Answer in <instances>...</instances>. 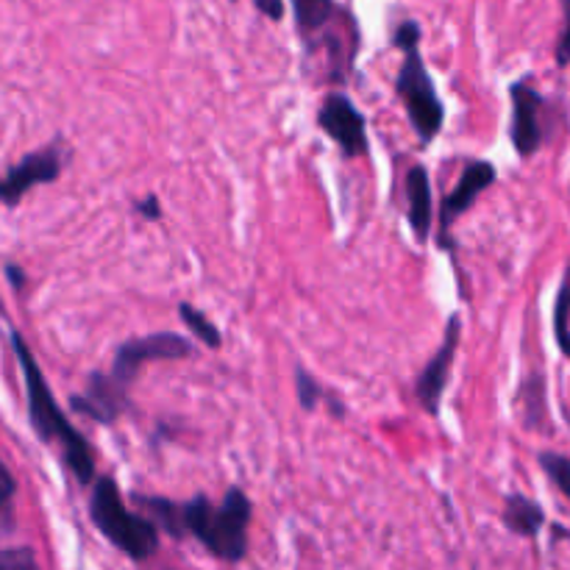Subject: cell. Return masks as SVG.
I'll list each match as a JSON object with an SVG mask.
<instances>
[{"mask_svg": "<svg viewBox=\"0 0 570 570\" xmlns=\"http://www.w3.org/2000/svg\"><path fill=\"white\" fill-rule=\"evenodd\" d=\"M554 59L560 67L570 65V0H562V31L557 39Z\"/></svg>", "mask_w": 570, "mask_h": 570, "instance_id": "44dd1931", "label": "cell"}, {"mask_svg": "<svg viewBox=\"0 0 570 570\" xmlns=\"http://www.w3.org/2000/svg\"><path fill=\"white\" fill-rule=\"evenodd\" d=\"M178 315H181L184 326H187L189 332H193L195 337H198L200 343L206 345V348H212V351L220 348V345H223L220 328H217L215 323H212L209 317L204 315V312L195 309V306L187 304V301H181V304H178Z\"/></svg>", "mask_w": 570, "mask_h": 570, "instance_id": "2e32d148", "label": "cell"}, {"mask_svg": "<svg viewBox=\"0 0 570 570\" xmlns=\"http://www.w3.org/2000/svg\"><path fill=\"white\" fill-rule=\"evenodd\" d=\"M393 42L404 50V61H401L399 78H395V92L404 100L406 117H410L417 139L429 145L443 131L445 104L440 100L438 87H434L426 61L421 56V26L415 20H404L395 28Z\"/></svg>", "mask_w": 570, "mask_h": 570, "instance_id": "3957f363", "label": "cell"}, {"mask_svg": "<svg viewBox=\"0 0 570 570\" xmlns=\"http://www.w3.org/2000/svg\"><path fill=\"white\" fill-rule=\"evenodd\" d=\"M495 184V165L493 161H484V159H473L468 161V167L462 170L460 181L454 184L449 195L443 198V206H440V234H438V245L440 250H451L454 248V223L476 204L479 195L484 193L488 187Z\"/></svg>", "mask_w": 570, "mask_h": 570, "instance_id": "9c48e42d", "label": "cell"}, {"mask_svg": "<svg viewBox=\"0 0 570 570\" xmlns=\"http://www.w3.org/2000/svg\"><path fill=\"white\" fill-rule=\"evenodd\" d=\"M554 337H557V345H560L562 354L570 360V262L566 267V276H562L560 293H557Z\"/></svg>", "mask_w": 570, "mask_h": 570, "instance_id": "ac0fdd59", "label": "cell"}, {"mask_svg": "<svg viewBox=\"0 0 570 570\" xmlns=\"http://www.w3.org/2000/svg\"><path fill=\"white\" fill-rule=\"evenodd\" d=\"M0 476H3V521H6V527H9V523H11V501H14L17 482H14V476H11L9 465H0Z\"/></svg>", "mask_w": 570, "mask_h": 570, "instance_id": "7402d4cb", "label": "cell"}, {"mask_svg": "<svg viewBox=\"0 0 570 570\" xmlns=\"http://www.w3.org/2000/svg\"><path fill=\"white\" fill-rule=\"evenodd\" d=\"M317 126L326 131L328 139L340 145L348 159L365 156L371 150V137H367L365 115L356 109L354 100L345 92H328L317 111Z\"/></svg>", "mask_w": 570, "mask_h": 570, "instance_id": "52a82bcc", "label": "cell"}, {"mask_svg": "<svg viewBox=\"0 0 570 570\" xmlns=\"http://www.w3.org/2000/svg\"><path fill=\"white\" fill-rule=\"evenodd\" d=\"M501 521L518 538H538V532L546 523V512L538 501H532L529 495L512 493L507 495L504 512H501Z\"/></svg>", "mask_w": 570, "mask_h": 570, "instance_id": "5bb4252c", "label": "cell"}, {"mask_svg": "<svg viewBox=\"0 0 570 570\" xmlns=\"http://www.w3.org/2000/svg\"><path fill=\"white\" fill-rule=\"evenodd\" d=\"M404 193L412 234H415L417 243H426L429 232H432V181H429L426 167H410L404 178Z\"/></svg>", "mask_w": 570, "mask_h": 570, "instance_id": "4fadbf2b", "label": "cell"}, {"mask_svg": "<svg viewBox=\"0 0 570 570\" xmlns=\"http://www.w3.org/2000/svg\"><path fill=\"white\" fill-rule=\"evenodd\" d=\"M538 462L540 468H543L546 476H549V482L570 501V456L554 454V451H543V454H538Z\"/></svg>", "mask_w": 570, "mask_h": 570, "instance_id": "d6986e66", "label": "cell"}, {"mask_svg": "<svg viewBox=\"0 0 570 570\" xmlns=\"http://www.w3.org/2000/svg\"><path fill=\"white\" fill-rule=\"evenodd\" d=\"M134 209H137L139 215L145 217V220H159V217H161V204H159V198H156V195H148V198H142L137 206H134Z\"/></svg>", "mask_w": 570, "mask_h": 570, "instance_id": "cb8c5ba5", "label": "cell"}, {"mask_svg": "<svg viewBox=\"0 0 570 570\" xmlns=\"http://www.w3.org/2000/svg\"><path fill=\"white\" fill-rule=\"evenodd\" d=\"M293 6V20L298 28L301 39H304L306 50L321 48L323 39L332 33V26L337 17H343L345 9H340L337 0H289Z\"/></svg>", "mask_w": 570, "mask_h": 570, "instance_id": "7c38bea8", "label": "cell"}, {"mask_svg": "<svg viewBox=\"0 0 570 570\" xmlns=\"http://www.w3.org/2000/svg\"><path fill=\"white\" fill-rule=\"evenodd\" d=\"M512 122L510 139L521 159H532L546 142V98L529 78H521L510 87Z\"/></svg>", "mask_w": 570, "mask_h": 570, "instance_id": "8992f818", "label": "cell"}, {"mask_svg": "<svg viewBox=\"0 0 570 570\" xmlns=\"http://www.w3.org/2000/svg\"><path fill=\"white\" fill-rule=\"evenodd\" d=\"M6 276H9L11 284H14V289H22V284H26V273H20V267L17 265H6Z\"/></svg>", "mask_w": 570, "mask_h": 570, "instance_id": "d4e9b609", "label": "cell"}, {"mask_svg": "<svg viewBox=\"0 0 570 570\" xmlns=\"http://www.w3.org/2000/svg\"><path fill=\"white\" fill-rule=\"evenodd\" d=\"M134 501L154 515L156 527L165 529L173 538L193 534L217 560L239 562L248 554V529L254 507L239 488L228 490L217 507L206 495H195L189 501L134 495Z\"/></svg>", "mask_w": 570, "mask_h": 570, "instance_id": "6da1fadb", "label": "cell"}, {"mask_svg": "<svg viewBox=\"0 0 570 570\" xmlns=\"http://www.w3.org/2000/svg\"><path fill=\"white\" fill-rule=\"evenodd\" d=\"M0 570H39L31 549H6L0 554Z\"/></svg>", "mask_w": 570, "mask_h": 570, "instance_id": "ffe728a7", "label": "cell"}, {"mask_svg": "<svg viewBox=\"0 0 570 570\" xmlns=\"http://www.w3.org/2000/svg\"><path fill=\"white\" fill-rule=\"evenodd\" d=\"M65 170V156L56 148H39L33 154L22 156L14 167L6 170L3 184H0V198L9 209H14L33 187L39 184H53Z\"/></svg>", "mask_w": 570, "mask_h": 570, "instance_id": "30bf717a", "label": "cell"}, {"mask_svg": "<svg viewBox=\"0 0 570 570\" xmlns=\"http://www.w3.org/2000/svg\"><path fill=\"white\" fill-rule=\"evenodd\" d=\"M193 354V343H189L187 337H181V334H145V337L126 340V343L115 351V362H111L109 376L115 379L122 390H128L134 384V379H137V373L142 371V365H148V362L187 360V356Z\"/></svg>", "mask_w": 570, "mask_h": 570, "instance_id": "5b68a950", "label": "cell"}, {"mask_svg": "<svg viewBox=\"0 0 570 570\" xmlns=\"http://www.w3.org/2000/svg\"><path fill=\"white\" fill-rule=\"evenodd\" d=\"M295 390H298V404H301V410H304V412H315L317 406L326 404L332 415H337V417L345 415L343 401H340L337 395L326 393V390L317 384V379L309 376L304 367H298V371H295Z\"/></svg>", "mask_w": 570, "mask_h": 570, "instance_id": "9a60e30c", "label": "cell"}, {"mask_svg": "<svg viewBox=\"0 0 570 570\" xmlns=\"http://www.w3.org/2000/svg\"><path fill=\"white\" fill-rule=\"evenodd\" d=\"M254 6L267 17V20H282L284 11H287L284 0H254Z\"/></svg>", "mask_w": 570, "mask_h": 570, "instance_id": "603a6c76", "label": "cell"}, {"mask_svg": "<svg viewBox=\"0 0 570 570\" xmlns=\"http://www.w3.org/2000/svg\"><path fill=\"white\" fill-rule=\"evenodd\" d=\"M523 406H527V426L529 429H540L543 421H549V406H546V382L540 373H532L527 379L521 390Z\"/></svg>", "mask_w": 570, "mask_h": 570, "instance_id": "e0dca14e", "label": "cell"}, {"mask_svg": "<svg viewBox=\"0 0 570 570\" xmlns=\"http://www.w3.org/2000/svg\"><path fill=\"white\" fill-rule=\"evenodd\" d=\"M9 343L22 367V379H26L28 421H31V429L45 445H59L67 471L76 476L78 484L89 488V484L98 482V476H95V460L87 438L67 421L53 390L45 382L42 371H39L37 360H33L31 348H28V343L22 340V334L17 328H9Z\"/></svg>", "mask_w": 570, "mask_h": 570, "instance_id": "7a4b0ae2", "label": "cell"}, {"mask_svg": "<svg viewBox=\"0 0 570 570\" xmlns=\"http://www.w3.org/2000/svg\"><path fill=\"white\" fill-rule=\"evenodd\" d=\"M70 410L100 426H111L117 417L131 410V399H128V390H122L109 373L95 371L87 379V393H76L70 399Z\"/></svg>", "mask_w": 570, "mask_h": 570, "instance_id": "8fae6325", "label": "cell"}, {"mask_svg": "<svg viewBox=\"0 0 570 570\" xmlns=\"http://www.w3.org/2000/svg\"><path fill=\"white\" fill-rule=\"evenodd\" d=\"M89 518L98 532L128 560L145 562L159 549V527L150 518L128 512L120 488L111 476H98L89 495Z\"/></svg>", "mask_w": 570, "mask_h": 570, "instance_id": "277c9868", "label": "cell"}, {"mask_svg": "<svg viewBox=\"0 0 570 570\" xmlns=\"http://www.w3.org/2000/svg\"><path fill=\"white\" fill-rule=\"evenodd\" d=\"M460 340H462V317L451 315L449 323H445L443 343H440V348L434 351L432 360L423 365V371L417 373L415 399L421 401L423 410L434 417L440 415V406H443V395L451 382V371H454Z\"/></svg>", "mask_w": 570, "mask_h": 570, "instance_id": "ba28073f", "label": "cell"}]
</instances>
